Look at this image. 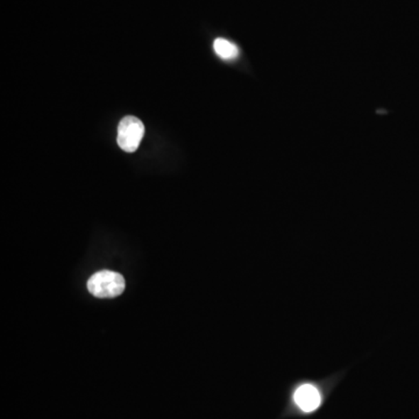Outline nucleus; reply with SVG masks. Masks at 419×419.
<instances>
[{"label": "nucleus", "instance_id": "obj_4", "mask_svg": "<svg viewBox=\"0 0 419 419\" xmlns=\"http://www.w3.org/2000/svg\"><path fill=\"white\" fill-rule=\"evenodd\" d=\"M213 49H214L217 55L219 56L224 61H233L240 54L238 45H234L233 42L229 41V40L223 39V38H218V39L214 40Z\"/></svg>", "mask_w": 419, "mask_h": 419}, {"label": "nucleus", "instance_id": "obj_2", "mask_svg": "<svg viewBox=\"0 0 419 419\" xmlns=\"http://www.w3.org/2000/svg\"><path fill=\"white\" fill-rule=\"evenodd\" d=\"M145 136V126L136 116H125L118 126L116 141L120 148L127 153L136 152Z\"/></svg>", "mask_w": 419, "mask_h": 419}, {"label": "nucleus", "instance_id": "obj_1", "mask_svg": "<svg viewBox=\"0 0 419 419\" xmlns=\"http://www.w3.org/2000/svg\"><path fill=\"white\" fill-rule=\"evenodd\" d=\"M87 290L98 298H114L125 290V280L116 271H97L87 281Z\"/></svg>", "mask_w": 419, "mask_h": 419}, {"label": "nucleus", "instance_id": "obj_3", "mask_svg": "<svg viewBox=\"0 0 419 419\" xmlns=\"http://www.w3.org/2000/svg\"><path fill=\"white\" fill-rule=\"evenodd\" d=\"M293 401L303 413H313L322 404V395L316 386L305 383L297 388L293 393Z\"/></svg>", "mask_w": 419, "mask_h": 419}]
</instances>
